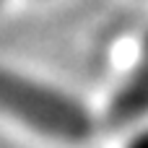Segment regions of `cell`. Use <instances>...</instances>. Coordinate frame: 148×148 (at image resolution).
Here are the masks:
<instances>
[{"instance_id": "6da1fadb", "label": "cell", "mask_w": 148, "mask_h": 148, "mask_svg": "<svg viewBox=\"0 0 148 148\" xmlns=\"http://www.w3.org/2000/svg\"><path fill=\"white\" fill-rule=\"evenodd\" d=\"M0 112L26 125L29 130L65 143H83L96 130V117L81 99L3 65Z\"/></svg>"}, {"instance_id": "7a4b0ae2", "label": "cell", "mask_w": 148, "mask_h": 148, "mask_svg": "<svg viewBox=\"0 0 148 148\" xmlns=\"http://www.w3.org/2000/svg\"><path fill=\"white\" fill-rule=\"evenodd\" d=\"M146 117H148V34L140 44L135 65L130 68L127 78L114 88V94L107 104L104 122L112 130H122Z\"/></svg>"}, {"instance_id": "3957f363", "label": "cell", "mask_w": 148, "mask_h": 148, "mask_svg": "<svg viewBox=\"0 0 148 148\" xmlns=\"http://www.w3.org/2000/svg\"><path fill=\"white\" fill-rule=\"evenodd\" d=\"M127 148H148V127H146V130H140V133L127 143Z\"/></svg>"}]
</instances>
